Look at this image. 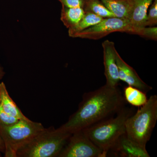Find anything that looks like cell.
<instances>
[{
	"label": "cell",
	"mask_w": 157,
	"mask_h": 157,
	"mask_svg": "<svg viewBox=\"0 0 157 157\" xmlns=\"http://www.w3.org/2000/svg\"><path fill=\"white\" fill-rule=\"evenodd\" d=\"M140 36L145 37L152 40H157V27H142L140 34Z\"/></svg>",
	"instance_id": "cell-20"
},
{
	"label": "cell",
	"mask_w": 157,
	"mask_h": 157,
	"mask_svg": "<svg viewBox=\"0 0 157 157\" xmlns=\"http://www.w3.org/2000/svg\"><path fill=\"white\" fill-rule=\"evenodd\" d=\"M116 60L118 68L120 80L124 82L128 86H133L147 93L152 90V88L147 84L139 77L136 71L122 59L116 51Z\"/></svg>",
	"instance_id": "cell-10"
},
{
	"label": "cell",
	"mask_w": 157,
	"mask_h": 157,
	"mask_svg": "<svg viewBox=\"0 0 157 157\" xmlns=\"http://www.w3.org/2000/svg\"><path fill=\"white\" fill-rule=\"evenodd\" d=\"M0 157H2V155H1V153L0 152Z\"/></svg>",
	"instance_id": "cell-24"
},
{
	"label": "cell",
	"mask_w": 157,
	"mask_h": 157,
	"mask_svg": "<svg viewBox=\"0 0 157 157\" xmlns=\"http://www.w3.org/2000/svg\"><path fill=\"white\" fill-rule=\"evenodd\" d=\"M71 135L60 127L57 129L53 127L45 128L20 148L16 155L17 157H58Z\"/></svg>",
	"instance_id": "cell-3"
},
{
	"label": "cell",
	"mask_w": 157,
	"mask_h": 157,
	"mask_svg": "<svg viewBox=\"0 0 157 157\" xmlns=\"http://www.w3.org/2000/svg\"><path fill=\"white\" fill-rule=\"evenodd\" d=\"M104 54L106 85L109 87H117L119 82L118 68L116 60V49L114 43L109 40L102 43Z\"/></svg>",
	"instance_id": "cell-8"
},
{
	"label": "cell",
	"mask_w": 157,
	"mask_h": 157,
	"mask_svg": "<svg viewBox=\"0 0 157 157\" xmlns=\"http://www.w3.org/2000/svg\"><path fill=\"white\" fill-rule=\"evenodd\" d=\"M44 128L42 124L30 120H19L9 126L0 124V136L5 144V157H17V151Z\"/></svg>",
	"instance_id": "cell-5"
},
{
	"label": "cell",
	"mask_w": 157,
	"mask_h": 157,
	"mask_svg": "<svg viewBox=\"0 0 157 157\" xmlns=\"http://www.w3.org/2000/svg\"><path fill=\"white\" fill-rule=\"evenodd\" d=\"M126 101L117 87L106 85L84 93L77 110L60 127L73 134L114 116L125 107Z\"/></svg>",
	"instance_id": "cell-1"
},
{
	"label": "cell",
	"mask_w": 157,
	"mask_h": 157,
	"mask_svg": "<svg viewBox=\"0 0 157 157\" xmlns=\"http://www.w3.org/2000/svg\"><path fill=\"white\" fill-rule=\"evenodd\" d=\"M58 157H106L82 130L70 135Z\"/></svg>",
	"instance_id": "cell-7"
},
{
	"label": "cell",
	"mask_w": 157,
	"mask_h": 157,
	"mask_svg": "<svg viewBox=\"0 0 157 157\" xmlns=\"http://www.w3.org/2000/svg\"><path fill=\"white\" fill-rule=\"evenodd\" d=\"M127 119L126 135L143 148L151 137L157 121V96L151 95L144 105Z\"/></svg>",
	"instance_id": "cell-4"
},
{
	"label": "cell",
	"mask_w": 157,
	"mask_h": 157,
	"mask_svg": "<svg viewBox=\"0 0 157 157\" xmlns=\"http://www.w3.org/2000/svg\"><path fill=\"white\" fill-rule=\"evenodd\" d=\"M151 6L148 14L147 15L144 27H153L157 24V0H154Z\"/></svg>",
	"instance_id": "cell-18"
},
{
	"label": "cell",
	"mask_w": 157,
	"mask_h": 157,
	"mask_svg": "<svg viewBox=\"0 0 157 157\" xmlns=\"http://www.w3.org/2000/svg\"><path fill=\"white\" fill-rule=\"evenodd\" d=\"M5 74L6 73L4 71V68L0 64V80L3 78V77L5 76Z\"/></svg>",
	"instance_id": "cell-23"
},
{
	"label": "cell",
	"mask_w": 157,
	"mask_h": 157,
	"mask_svg": "<svg viewBox=\"0 0 157 157\" xmlns=\"http://www.w3.org/2000/svg\"><path fill=\"white\" fill-rule=\"evenodd\" d=\"M85 13L82 8H70L62 6L60 19L65 26L70 29L78 24Z\"/></svg>",
	"instance_id": "cell-14"
},
{
	"label": "cell",
	"mask_w": 157,
	"mask_h": 157,
	"mask_svg": "<svg viewBox=\"0 0 157 157\" xmlns=\"http://www.w3.org/2000/svg\"><path fill=\"white\" fill-rule=\"evenodd\" d=\"M119 157H150L146 149L137 145L127 137L125 134L121 136L107 153V156Z\"/></svg>",
	"instance_id": "cell-9"
},
{
	"label": "cell",
	"mask_w": 157,
	"mask_h": 157,
	"mask_svg": "<svg viewBox=\"0 0 157 157\" xmlns=\"http://www.w3.org/2000/svg\"><path fill=\"white\" fill-rule=\"evenodd\" d=\"M153 0H132V13L130 23L136 28L144 27L147 11Z\"/></svg>",
	"instance_id": "cell-11"
},
{
	"label": "cell",
	"mask_w": 157,
	"mask_h": 157,
	"mask_svg": "<svg viewBox=\"0 0 157 157\" xmlns=\"http://www.w3.org/2000/svg\"><path fill=\"white\" fill-rule=\"evenodd\" d=\"M140 28L133 26L126 19L106 17L97 24L76 34L73 38L98 40L115 32L138 35Z\"/></svg>",
	"instance_id": "cell-6"
},
{
	"label": "cell",
	"mask_w": 157,
	"mask_h": 157,
	"mask_svg": "<svg viewBox=\"0 0 157 157\" xmlns=\"http://www.w3.org/2000/svg\"><path fill=\"white\" fill-rule=\"evenodd\" d=\"M0 103L5 112L9 115L19 120H29L23 114L19 107L9 95L6 85L3 82L0 83Z\"/></svg>",
	"instance_id": "cell-13"
},
{
	"label": "cell",
	"mask_w": 157,
	"mask_h": 157,
	"mask_svg": "<svg viewBox=\"0 0 157 157\" xmlns=\"http://www.w3.org/2000/svg\"><path fill=\"white\" fill-rule=\"evenodd\" d=\"M83 9L85 12H91L103 18L115 17L100 0H86Z\"/></svg>",
	"instance_id": "cell-17"
},
{
	"label": "cell",
	"mask_w": 157,
	"mask_h": 157,
	"mask_svg": "<svg viewBox=\"0 0 157 157\" xmlns=\"http://www.w3.org/2000/svg\"><path fill=\"white\" fill-rule=\"evenodd\" d=\"M116 17L128 21L132 13V0H100Z\"/></svg>",
	"instance_id": "cell-12"
},
{
	"label": "cell",
	"mask_w": 157,
	"mask_h": 157,
	"mask_svg": "<svg viewBox=\"0 0 157 157\" xmlns=\"http://www.w3.org/2000/svg\"><path fill=\"white\" fill-rule=\"evenodd\" d=\"M103 18L94 13L85 12L84 16L78 24L73 28L69 29V36L73 38L76 34L101 22Z\"/></svg>",
	"instance_id": "cell-16"
},
{
	"label": "cell",
	"mask_w": 157,
	"mask_h": 157,
	"mask_svg": "<svg viewBox=\"0 0 157 157\" xmlns=\"http://www.w3.org/2000/svg\"><path fill=\"white\" fill-rule=\"evenodd\" d=\"M134 113V108L125 106L114 116L82 130L107 157L117 140L125 134L126 122Z\"/></svg>",
	"instance_id": "cell-2"
},
{
	"label": "cell",
	"mask_w": 157,
	"mask_h": 157,
	"mask_svg": "<svg viewBox=\"0 0 157 157\" xmlns=\"http://www.w3.org/2000/svg\"><path fill=\"white\" fill-rule=\"evenodd\" d=\"M124 97L126 102L134 107H141L148 100L146 93L130 86L124 88Z\"/></svg>",
	"instance_id": "cell-15"
},
{
	"label": "cell",
	"mask_w": 157,
	"mask_h": 157,
	"mask_svg": "<svg viewBox=\"0 0 157 157\" xmlns=\"http://www.w3.org/2000/svg\"><path fill=\"white\" fill-rule=\"evenodd\" d=\"M62 6L70 8H80L83 9L86 0H58Z\"/></svg>",
	"instance_id": "cell-21"
},
{
	"label": "cell",
	"mask_w": 157,
	"mask_h": 157,
	"mask_svg": "<svg viewBox=\"0 0 157 157\" xmlns=\"http://www.w3.org/2000/svg\"><path fill=\"white\" fill-rule=\"evenodd\" d=\"M5 151V147L2 137L0 136V152L4 153Z\"/></svg>",
	"instance_id": "cell-22"
},
{
	"label": "cell",
	"mask_w": 157,
	"mask_h": 157,
	"mask_svg": "<svg viewBox=\"0 0 157 157\" xmlns=\"http://www.w3.org/2000/svg\"><path fill=\"white\" fill-rule=\"evenodd\" d=\"M19 119L11 116L5 112L0 103V124L6 126L11 125L16 123Z\"/></svg>",
	"instance_id": "cell-19"
}]
</instances>
